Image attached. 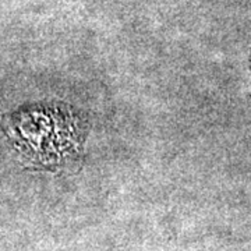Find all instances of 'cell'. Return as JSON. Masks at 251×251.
<instances>
[{"instance_id": "obj_1", "label": "cell", "mask_w": 251, "mask_h": 251, "mask_svg": "<svg viewBox=\"0 0 251 251\" xmlns=\"http://www.w3.org/2000/svg\"><path fill=\"white\" fill-rule=\"evenodd\" d=\"M10 138L28 161L59 166L80 151L84 125L80 116L60 106L21 110L6 125Z\"/></svg>"}]
</instances>
